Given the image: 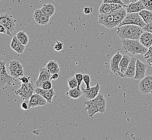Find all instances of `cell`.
Wrapping results in <instances>:
<instances>
[{"instance_id":"cell-1","label":"cell","mask_w":152,"mask_h":140,"mask_svg":"<svg viewBox=\"0 0 152 140\" xmlns=\"http://www.w3.org/2000/svg\"><path fill=\"white\" fill-rule=\"evenodd\" d=\"M144 32L143 29L137 25L126 24L118 26L117 34L121 39L139 40L141 35Z\"/></svg>"},{"instance_id":"cell-2","label":"cell","mask_w":152,"mask_h":140,"mask_svg":"<svg viewBox=\"0 0 152 140\" xmlns=\"http://www.w3.org/2000/svg\"><path fill=\"white\" fill-rule=\"evenodd\" d=\"M122 40V48L126 52L131 53L132 55H144L148 51V49L144 47L139 40L125 39Z\"/></svg>"},{"instance_id":"cell-3","label":"cell","mask_w":152,"mask_h":140,"mask_svg":"<svg viewBox=\"0 0 152 140\" xmlns=\"http://www.w3.org/2000/svg\"><path fill=\"white\" fill-rule=\"evenodd\" d=\"M0 24L2 25L7 29V35L12 36L16 29V20L10 13H4L1 15Z\"/></svg>"},{"instance_id":"cell-4","label":"cell","mask_w":152,"mask_h":140,"mask_svg":"<svg viewBox=\"0 0 152 140\" xmlns=\"http://www.w3.org/2000/svg\"><path fill=\"white\" fill-rule=\"evenodd\" d=\"M126 24H134L140 26L142 28L146 26V23L144 22L139 12L127 13L126 18L118 26Z\"/></svg>"},{"instance_id":"cell-5","label":"cell","mask_w":152,"mask_h":140,"mask_svg":"<svg viewBox=\"0 0 152 140\" xmlns=\"http://www.w3.org/2000/svg\"><path fill=\"white\" fill-rule=\"evenodd\" d=\"M35 90L33 83L29 82L27 84H21L20 88L15 91V94L20 96V99L23 101H27L35 92Z\"/></svg>"},{"instance_id":"cell-6","label":"cell","mask_w":152,"mask_h":140,"mask_svg":"<svg viewBox=\"0 0 152 140\" xmlns=\"http://www.w3.org/2000/svg\"><path fill=\"white\" fill-rule=\"evenodd\" d=\"M6 62L1 60L0 63V84L1 86H3L6 84L11 85L12 82L15 80V78L9 74L6 68Z\"/></svg>"},{"instance_id":"cell-7","label":"cell","mask_w":152,"mask_h":140,"mask_svg":"<svg viewBox=\"0 0 152 140\" xmlns=\"http://www.w3.org/2000/svg\"><path fill=\"white\" fill-rule=\"evenodd\" d=\"M98 23L108 29H112L117 27L115 23L113 12L108 14H100L98 16Z\"/></svg>"},{"instance_id":"cell-8","label":"cell","mask_w":152,"mask_h":140,"mask_svg":"<svg viewBox=\"0 0 152 140\" xmlns=\"http://www.w3.org/2000/svg\"><path fill=\"white\" fill-rule=\"evenodd\" d=\"M123 55L118 52L112 57L110 60V66L108 69V72L112 75H117L120 77L119 65Z\"/></svg>"},{"instance_id":"cell-9","label":"cell","mask_w":152,"mask_h":140,"mask_svg":"<svg viewBox=\"0 0 152 140\" xmlns=\"http://www.w3.org/2000/svg\"><path fill=\"white\" fill-rule=\"evenodd\" d=\"M139 88L141 93H151L152 90V76H145L139 84Z\"/></svg>"},{"instance_id":"cell-10","label":"cell","mask_w":152,"mask_h":140,"mask_svg":"<svg viewBox=\"0 0 152 140\" xmlns=\"http://www.w3.org/2000/svg\"><path fill=\"white\" fill-rule=\"evenodd\" d=\"M29 109L38 106H45L48 104L47 100L43 96L37 93L33 94L28 102Z\"/></svg>"},{"instance_id":"cell-11","label":"cell","mask_w":152,"mask_h":140,"mask_svg":"<svg viewBox=\"0 0 152 140\" xmlns=\"http://www.w3.org/2000/svg\"><path fill=\"white\" fill-rule=\"evenodd\" d=\"M147 69V65L145 63L137 59L136 62V70L135 76L134 79L137 80H141L146 76V72Z\"/></svg>"},{"instance_id":"cell-12","label":"cell","mask_w":152,"mask_h":140,"mask_svg":"<svg viewBox=\"0 0 152 140\" xmlns=\"http://www.w3.org/2000/svg\"><path fill=\"white\" fill-rule=\"evenodd\" d=\"M124 6L117 3H102L100 7L99 12L100 14H111L115 10L121 9Z\"/></svg>"},{"instance_id":"cell-13","label":"cell","mask_w":152,"mask_h":140,"mask_svg":"<svg viewBox=\"0 0 152 140\" xmlns=\"http://www.w3.org/2000/svg\"><path fill=\"white\" fill-rule=\"evenodd\" d=\"M100 89V86L99 82H97L96 86L91 87L90 90H87L86 88H85L83 87L81 88V90L83 92V95L85 96V98L88 100L95 99L99 93Z\"/></svg>"},{"instance_id":"cell-14","label":"cell","mask_w":152,"mask_h":140,"mask_svg":"<svg viewBox=\"0 0 152 140\" xmlns=\"http://www.w3.org/2000/svg\"><path fill=\"white\" fill-rule=\"evenodd\" d=\"M33 18L36 22L41 26H45L50 21V16L45 14L41 9L36 10L34 12Z\"/></svg>"},{"instance_id":"cell-15","label":"cell","mask_w":152,"mask_h":140,"mask_svg":"<svg viewBox=\"0 0 152 140\" xmlns=\"http://www.w3.org/2000/svg\"><path fill=\"white\" fill-rule=\"evenodd\" d=\"M52 74L49 73L45 67L41 68L39 70V73L38 79L36 82V85L38 88H42L43 82L48 80H51Z\"/></svg>"},{"instance_id":"cell-16","label":"cell","mask_w":152,"mask_h":140,"mask_svg":"<svg viewBox=\"0 0 152 140\" xmlns=\"http://www.w3.org/2000/svg\"><path fill=\"white\" fill-rule=\"evenodd\" d=\"M35 92L45 98L47 100L48 104L52 103L53 97L55 94V92L53 88L49 90H45L43 88L37 87L35 90Z\"/></svg>"},{"instance_id":"cell-17","label":"cell","mask_w":152,"mask_h":140,"mask_svg":"<svg viewBox=\"0 0 152 140\" xmlns=\"http://www.w3.org/2000/svg\"><path fill=\"white\" fill-rule=\"evenodd\" d=\"M127 13L132 12H139L142 10L145 9L141 0H140L135 3H129V4L124 6Z\"/></svg>"},{"instance_id":"cell-18","label":"cell","mask_w":152,"mask_h":140,"mask_svg":"<svg viewBox=\"0 0 152 140\" xmlns=\"http://www.w3.org/2000/svg\"><path fill=\"white\" fill-rule=\"evenodd\" d=\"M131 57H129V55H123V58L121 59L119 63V65L120 77H122V78L125 77V74L126 73L129 62L131 61Z\"/></svg>"},{"instance_id":"cell-19","label":"cell","mask_w":152,"mask_h":140,"mask_svg":"<svg viewBox=\"0 0 152 140\" xmlns=\"http://www.w3.org/2000/svg\"><path fill=\"white\" fill-rule=\"evenodd\" d=\"M10 46L12 50L18 54H22L26 49V45H24L20 43L16 36H14L12 38Z\"/></svg>"},{"instance_id":"cell-20","label":"cell","mask_w":152,"mask_h":140,"mask_svg":"<svg viewBox=\"0 0 152 140\" xmlns=\"http://www.w3.org/2000/svg\"><path fill=\"white\" fill-rule=\"evenodd\" d=\"M137 59V58H136L135 57H131L129 66L127 69L126 73L125 74V77L128 78L134 79L135 76Z\"/></svg>"},{"instance_id":"cell-21","label":"cell","mask_w":152,"mask_h":140,"mask_svg":"<svg viewBox=\"0 0 152 140\" xmlns=\"http://www.w3.org/2000/svg\"><path fill=\"white\" fill-rule=\"evenodd\" d=\"M95 102L96 104V107L98 110V112L103 114L105 112L106 107V101L105 98L101 93H99L95 99Z\"/></svg>"},{"instance_id":"cell-22","label":"cell","mask_w":152,"mask_h":140,"mask_svg":"<svg viewBox=\"0 0 152 140\" xmlns=\"http://www.w3.org/2000/svg\"><path fill=\"white\" fill-rule=\"evenodd\" d=\"M85 104L86 105L85 110L88 111L89 117H93L96 113H98V110L94 99L88 100V101H85Z\"/></svg>"},{"instance_id":"cell-23","label":"cell","mask_w":152,"mask_h":140,"mask_svg":"<svg viewBox=\"0 0 152 140\" xmlns=\"http://www.w3.org/2000/svg\"><path fill=\"white\" fill-rule=\"evenodd\" d=\"M114 15V20L116 26H119L122 21L126 18L127 12H126L125 8L124 7L121 9H118L113 12Z\"/></svg>"},{"instance_id":"cell-24","label":"cell","mask_w":152,"mask_h":140,"mask_svg":"<svg viewBox=\"0 0 152 140\" xmlns=\"http://www.w3.org/2000/svg\"><path fill=\"white\" fill-rule=\"evenodd\" d=\"M139 41L144 47L148 49L152 45V33L144 31L141 35Z\"/></svg>"},{"instance_id":"cell-25","label":"cell","mask_w":152,"mask_h":140,"mask_svg":"<svg viewBox=\"0 0 152 140\" xmlns=\"http://www.w3.org/2000/svg\"><path fill=\"white\" fill-rule=\"evenodd\" d=\"M45 67L48 70V71L51 74L60 72V68L57 61H56L51 60L49 61L45 65Z\"/></svg>"},{"instance_id":"cell-26","label":"cell","mask_w":152,"mask_h":140,"mask_svg":"<svg viewBox=\"0 0 152 140\" xmlns=\"http://www.w3.org/2000/svg\"><path fill=\"white\" fill-rule=\"evenodd\" d=\"M41 10L44 12L45 14L50 16V18L55 14L56 8L52 3L44 4L42 7Z\"/></svg>"},{"instance_id":"cell-27","label":"cell","mask_w":152,"mask_h":140,"mask_svg":"<svg viewBox=\"0 0 152 140\" xmlns=\"http://www.w3.org/2000/svg\"><path fill=\"white\" fill-rule=\"evenodd\" d=\"M139 13L146 23L148 24L152 22V11L144 9Z\"/></svg>"},{"instance_id":"cell-28","label":"cell","mask_w":152,"mask_h":140,"mask_svg":"<svg viewBox=\"0 0 152 140\" xmlns=\"http://www.w3.org/2000/svg\"><path fill=\"white\" fill-rule=\"evenodd\" d=\"M83 94L82 90H79L77 88H75L73 89H70L66 93L67 96L75 99H78Z\"/></svg>"},{"instance_id":"cell-29","label":"cell","mask_w":152,"mask_h":140,"mask_svg":"<svg viewBox=\"0 0 152 140\" xmlns=\"http://www.w3.org/2000/svg\"><path fill=\"white\" fill-rule=\"evenodd\" d=\"M16 37L20 43L24 45H26L29 42V37L24 31H20L16 34Z\"/></svg>"},{"instance_id":"cell-30","label":"cell","mask_w":152,"mask_h":140,"mask_svg":"<svg viewBox=\"0 0 152 140\" xmlns=\"http://www.w3.org/2000/svg\"><path fill=\"white\" fill-rule=\"evenodd\" d=\"M22 67L23 66L20 61L16 60L11 61H10V64L9 66V73L10 74L16 70Z\"/></svg>"},{"instance_id":"cell-31","label":"cell","mask_w":152,"mask_h":140,"mask_svg":"<svg viewBox=\"0 0 152 140\" xmlns=\"http://www.w3.org/2000/svg\"><path fill=\"white\" fill-rule=\"evenodd\" d=\"M144 59L148 65L152 66V45L148 48V51L144 55Z\"/></svg>"},{"instance_id":"cell-32","label":"cell","mask_w":152,"mask_h":140,"mask_svg":"<svg viewBox=\"0 0 152 140\" xmlns=\"http://www.w3.org/2000/svg\"><path fill=\"white\" fill-rule=\"evenodd\" d=\"M68 86L70 89H73L75 88H77L78 82L76 79V76H73L67 80Z\"/></svg>"},{"instance_id":"cell-33","label":"cell","mask_w":152,"mask_h":140,"mask_svg":"<svg viewBox=\"0 0 152 140\" xmlns=\"http://www.w3.org/2000/svg\"><path fill=\"white\" fill-rule=\"evenodd\" d=\"M83 81L86 85V89L90 90V82H91V77L88 74H83Z\"/></svg>"},{"instance_id":"cell-34","label":"cell","mask_w":152,"mask_h":140,"mask_svg":"<svg viewBox=\"0 0 152 140\" xmlns=\"http://www.w3.org/2000/svg\"><path fill=\"white\" fill-rule=\"evenodd\" d=\"M75 76L78 82L77 88L79 90H81V84H82V82L83 81V74L80 73H76Z\"/></svg>"},{"instance_id":"cell-35","label":"cell","mask_w":152,"mask_h":140,"mask_svg":"<svg viewBox=\"0 0 152 140\" xmlns=\"http://www.w3.org/2000/svg\"><path fill=\"white\" fill-rule=\"evenodd\" d=\"M45 90H49L51 88H53V82L51 81V80H48L47 81L43 82L42 88Z\"/></svg>"},{"instance_id":"cell-36","label":"cell","mask_w":152,"mask_h":140,"mask_svg":"<svg viewBox=\"0 0 152 140\" xmlns=\"http://www.w3.org/2000/svg\"><path fill=\"white\" fill-rule=\"evenodd\" d=\"M145 9L152 11V0H141Z\"/></svg>"},{"instance_id":"cell-37","label":"cell","mask_w":152,"mask_h":140,"mask_svg":"<svg viewBox=\"0 0 152 140\" xmlns=\"http://www.w3.org/2000/svg\"><path fill=\"white\" fill-rule=\"evenodd\" d=\"M63 45H64V43L63 42L57 41L56 44L54 45L53 47L56 51H61L63 49Z\"/></svg>"},{"instance_id":"cell-38","label":"cell","mask_w":152,"mask_h":140,"mask_svg":"<svg viewBox=\"0 0 152 140\" xmlns=\"http://www.w3.org/2000/svg\"><path fill=\"white\" fill-rule=\"evenodd\" d=\"M102 2H103V3L120 4L123 6H125V4H124V3H123L122 0H102Z\"/></svg>"},{"instance_id":"cell-39","label":"cell","mask_w":152,"mask_h":140,"mask_svg":"<svg viewBox=\"0 0 152 140\" xmlns=\"http://www.w3.org/2000/svg\"><path fill=\"white\" fill-rule=\"evenodd\" d=\"M144 31H148L152 33V22L150 23L146 24V26L142 28Z\"/></svg>"},{"instance_id":"cell-40","label":"cell","mask_w":152,"mask_h":140,"mask_svg":"<svg viewBox=\"0 0 152 140\" xmlns=\"http://www.w3.org/2000/svg\"><path fill=\"white\" fill-rule=\"evenodd\" d=\"M94 11V9L92 7H86L84 8V12L86 15H90Z\"/></svg>"},{"instance_id":"cell-41","label":"cell","mask_w":152,"mask_h":140,"mask_svg":"<svg viewBox=\"0 0 152 140\" xmlns=\"http://www.w3.org/2000/svg\"><path fill=\"white\" fill-rule=\"evenodd\" d=\"M30 78H28L26 76H22L19 78V80L20 81L21 84H27L28 82H29Z\"/></svg>"},{"instance_id":"cell-42","label":"cell","mask_w":152,"mask_h":140,"mask_svg":"<svg viewBox=\"0 0 152 140\" xmlns=\"http://www.w3.org/2000/svg\"><path fill=\"white\" fill-rule=\"evenodd\" d=\"M21 108H22L24 110L29 109V104H28V103H27L26 102V101H24L21 104Z\"/></svg>"},{"instance_id":"cell-43","label":"cell","mask_w":152,"mask_h":140,"mask_svg":"<svg viewBox=\"0 0 152 140\" xmlns=\"http://www.w3.org/2000/svg\"><path fill=\"white\" fill-rule=\"evenodd\" d=\"M0 32L2 34H7V29L5 26H3L2 25L0 24Z\"/></svg>"},{"instance_id":"cell-44","label":"cell","mask_w":152,"mask_h":140,"mask_svg":"<svg viewBox=\"0 0 152 140\" xmlns=\"http://www.w3.org/2000/svg\"><path fill=\"white\" fill-rule=\"evenodd\" d=\"M59 74L58 73H54L53 74L51 77V80H56L58 78Z\"/></svg>"},{"instance_id":"cell-45","label":"cell","mask_w":152,"mask_h":140,"mask_svg":"<svg viewBox=\"0 0 152 140\" xmlns=\"http://www.w3.org/2000/svg\"><path fill=\"white\" fill-rule=\"evenodd\" d=\"M122 1L123 2V3H124L125 6L129 4V3H130L129 2V0H122Z\"/></svg>"},{"instance_id":"cell-46","label":"cell","mask_w":152,"mask_h":140,"mask_svg":"<svg viewBox=\"0 0 152 140\" xmlns=\"http://www.w3.org/2000/svg\"><path fill=\"white\" fill-rule=\"evenodd\" d=\"M139 1H140V0H129V2H130V3H135Z\"/></svg>"},{"instance_id":"cell-47","label":"cell","mask_w":152,"mask_h":140,"mask_svg":"<svg viewBox=\"0 0 152 140\" xmlns=\"http://www.w3.org/2000/svg\"><path fill=\"white\" fill-rule=\"evenodd\" d=\"M151 94H152V90H151Z\"/></svg>"}]
</instances>
